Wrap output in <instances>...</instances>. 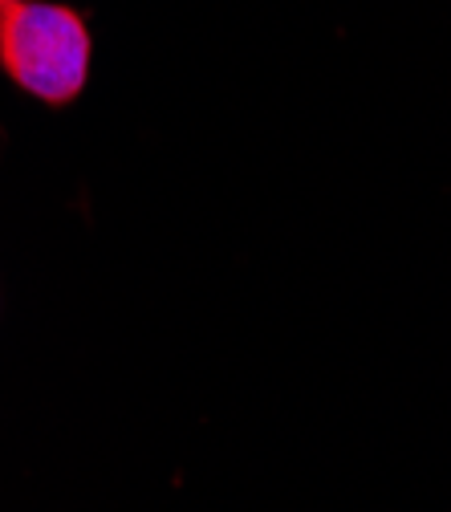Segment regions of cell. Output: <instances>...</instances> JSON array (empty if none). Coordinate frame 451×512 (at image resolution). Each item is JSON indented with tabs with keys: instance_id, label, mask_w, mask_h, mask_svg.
<instances>
[{
	"instance_id": "6da1fadb",
	"label": "cell",
	"mask_w": 451,
	"mask_h": 512,
	"mask_svg": "<svg viewBox=\"0 0 451 512\" xmlns=\"http://www.w3.org/2000/svg\"><path fill=\"white\" fill-rule=\"evenodd\" d=\"M0 66L45 106H66L90 78L86 21L49 0H0Z\"/></svg>"
}]
</instances>
